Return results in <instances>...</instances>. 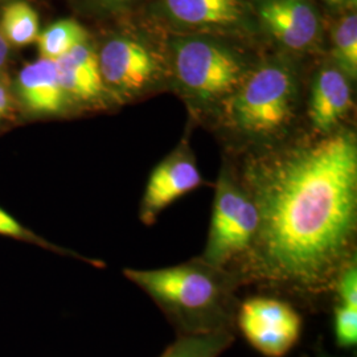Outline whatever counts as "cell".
I'll return each instance as SVG.
<instances>
[{
    "mask_svg": "<svg viewBox=\"0 0 357 357\" xmlns=\"http://www.w3.org/2000/svg\"><path fill=\"white\" fill-rule=\"evenodd\" d=\"M241 180L258 212L248 275L306 291L336 281L356 237L355 132L268 147L248 160Z\"/></svg>",
    "mask_w": 357,
    "mask_h": 357,
    "instance_id": "6da1fadb",
    "label": "cell"
},
{
    "mask_svg": "<svg viewBox=\"0 0 357 357\" xmlns=\"http://www.w3.org/2000/svg\"><path fill=\"white\" fill-rule=\"evenodd\" d=\"M123 273L183 335L230 331L236 312L237 277L227 268L213 266L200 257L171 268H126Z\"/></svg>",
    "mask_w": 357,
    "mask_h": 357,
    "instance_id": "7a4b0ae2",
    "label": "cell"
},
{
    "mask_svg": "<svg viewBox=\"0 0 357 357\" xmlns=\"http://www.w3.org/2000/svg\"><path fill=\"white\" fill-rule=\"evenodd\" d=\"M243 43L212 35H168L171 88L196 118L220 113L258 63Z\"/></svg>",
    "mask_w": 357,
    "mask_h": 357,
    "instance_id": "3957f363",
    "label": "cell"
},
{
    "mask_svg": "<svg viewBox=\"0 0 357 357\" xmlns=\"http://www.w3.org/2000/svg\"><path fill=\"white\" fill-rule=\"evenodd\" d=\"M299 78L289 60L258 61L217 115L241 141L273 147L289 134L299 107Z\"/></svg>",
    "mask_w": 357,
    "mask_h": 357,
    "instance_id": "277c9868",
    "label": "cell"
},
{
    "mask_svg": "<svg viewBox=\"0 0 357 357\" xmlns=\"http://www.w3.org/2000/svg\"><path fill=\"white\" fill-rule=\"evenodd\" d=\"M96 52L103 85L116 101L139 100L171 85L165 43L141 33H119Z\"/></svg>",
    "mask_w": 357,
    "mask_h": 357,
    "instance_id": "5b68a950",
    "label": "cell"
},
{
    "mask_svg": "<svg viewBox=\"0 0 357 357\" xmlns=\"http://www.w3.org/2000/svg\"><path fill=\"white\" fill-rule=\"evenodd\" d=\"M149 16L168 35H212L245 43L255 38V0H150Z\"/></svg>",
    "mask_w": 357,
    "mask_h": 357,
    "instance_id": "8992f818",
    "label": "cell"
},
{
    "mask_svg": "<svg viewBox=\"0 0 357 357\" xmlns=\"http://www.w3.org/2000/svg\"><path fill=\"white\" fill-rule=\"evenodd\" d=\"M258 228V212L243 180L228 165L216 181L211 229L204 253L205 262L225 268L250 250Z\"/></svg>",
    "mask_w": 357,
    "mask_h": 357,
    "instance_id": "52a82bcc",
    "label": "cell"
},
{
    "mask_svg": "<svg viewBox=\"0 0 357 357\" xmlns=\"http://www.w3.org/2000/svg\"><path fill=\"white\" fill-rule=\"evenodd\" d=\"M238 326L257 351L265 356L282 357L298 343L302 318L286 302L252 298L240 307Z\"/></svg>",
    "mask_w": 357,
    "mask_h": 357,
    "instance_id": "ba28073f",
    "label": "cell"
},
{
    "mask_svg": "<svg viewBox=\"0 0 357 357\" xmlns=\"http://www.w3.org/2000/svg\"><path fill=\"white\" fill-rule=\"evenodd\" d=\"M204 183L196 163L188 138L153 168L142 197L139 218L144 225H153L167 206L181 196L195 191Z\"/></svg>",
    "mask_w": 357,
    "mask_h": 357,
    "instance_id": "9c48e42d",
    "label": "cell"
},
{
    "mask_svg": "<svg viewBox=\"0 0 357 357\" xmlns=\"http://www.w3.org/2000/svg\"><path fill=\"white\" fill-rule=\"evenodd\" d=\"M261 31L287 51L311 50L319 40V13L308 0H255Z\"/></svg>",
    "mask_w": 357,
    "mask_h": 357,
    "instance_id": "30bf717a",
    "label": "cell"
},
{
    "mask_svg": "<svg viewBox=\"0 0 357 357\" xmlns=\"http://www.w3.org/2000/svg\"><path fill=\"white\" fill-rule=\"evenodd\" d=\"M351 79L335 65L321 68L312 81L308 116L317 134H330L351 112Z\"/></svg>",
    "mask_w": 357,
    "mask_h": 357,
    "instance_id": "8fae6325",
    "label": "cell"
},
{
    "mask_svg": "<svg viewBox=\"0 0 357 357\" xmlns=\"http://www.w3.org/2000/svg\"><path fill=\"white\" fill-rule=\"evenodd\" d=\"M54 61L60 84L72 105L97 106L112 98L103 85L97 52L88 41Z\"/></svg>",
    "mask_w": 357,
    "mask_h": 357,
    "instance_id": "7c38bea8",
    "label": "cell"
},
{
    "mask_svg": "<svg viewBox=\"0 0 357 357\" xmlns=\"http://www.w3.org/2000/svg\"><path fill=\"white\" fill-rule=\"evenodd\" d=\"M16 88L24 106L35 114H61L72 106L60 84L54 60L41 57L26 65L17 75Z\"/></svg>",
    "mask_w": 357,
    "mask_h": 357,
    "instance_id": "4fadbf2b",
    "label": "cell"
},
{
    "mask_svg": "<svg viewBox=\"0 0 357 357\" xmlns=\"http://www.w3.org/2000/svg\"><path fill=\"white\" fill-rule=\"evenodd\" d=\"M1 35L13 45H28L38 40V16L26 1L10 3L1 13Z\"/></svg>",
    "mask_w": 357,
    "mask_h": 357,
    "instance_id": "5bb4252c",
    "label": "cell"
},
{
    "mask_svg": "<svg viewBox=\"0 0 357 357\" xmlns=\"http://www.w3.org/2000/svg\"><path fill=\"white\" fill-rule=\"evenodd\" d=\"M38 45L41 57L59 60L75 47L88 41V32L79 23L70 19L60 20L38 33Z\"/></svg>",
    "mask_w": 357,
    "mask_h": 357,
    "instance_id": "9a60e30c",
    "label": "cell"
},
{
    "mask_svg": "<svg viewBox=\"0 0 357 357\" xmlns=\"http://www.w3.org/2000/svg\"><path fill=\"white\" fill-rule=\"evenodd\" d=\"M233 342L234 336L228 330L181 335L160 357H218Z\"/></svg>",
    "mask_w": 357,
    "mask_h": 357,
    "instance_id": "2e32d148",
    "label": "cell"
},
{
    "mask_svg": "<svg viewBox=\"0 0 357 357\" xmlns=\"http://www.w3.org/2000/svg\"><path fill=\"white\" fill-rule=\"evenodd\" d=\"M332 57L337 66L351 81L357 76V16L348 13L333 29Z\"/></svg>",
    "mask_w": 357,
    "mask_h": 357,
    "instance_id": "e0dca14e",
    "label": "cell"
},
{
    "mask_svg": "<svg viewBox=\"0 0 357 357\" xmlns=\"http://www.w3.org/2000/svg\"><path fill=\"white\" fill-rule=\"evenodd\" d=\"M0 234L7 236L15 240L20 241H28V243H36L38 246L51 249V250H57L60 253H68L64 249H60L54 246L53 243L45 241L38 234H35L32 230L26 228L23 224H20L15 217L11 216L7 211L0 208Z\"/></svg>",
    "mask_w": 357,
    "mask_h": 357,
    "instance_id": "ac0fdd59",
    "label": "cell"
},
{
    "mask_svg": "<svg viewBox=\"0 0 357 357\" xmlns=\"http://www.w3.org/2000/svg\"><path fill=\"white\" fill-rule=\"evenodd\" d=\"M335 335L342 347H355L357 343V308L339 303L335 308Z\"/></svg>",
    "mask_w": 357,
    "mask_h": 357,
    "instance_id": "d6986e66",
    "label": "cell"
},
{
    "mask_svg": "<svg viewBox=\"0 0 357 357\" xmlns=\"http://www.w3.org/2000/svg\"><path fill=\"white\" fill-rule=\"evenodd\" d=\"M340 303L357 308V268L355 259L349 261L336 278Z\"/></svg>",
    "mask_w": 357,
    "mask_h": 357,
    "instance_id": "ffe728a7",
    "label": "cell"
},
{
    "mask_svg": "<svg viewBox=\"0 0 357 357\" xmlns=\"http://www.w3.org/2000/svg\"><path fill=\"white\" fill-rule=\"evenodd\" d=\"M94 11L103 13H118L130 11L150 0H84Z\"/></svg>",
    "mask_w": 357,
    "mask_h": 357,
    "instance_id": "44dd1931",
    "label": "cell"
},
{
    "mask_svg": "<svg viewBox=\"0 0 357 357\" xmlns=\"http://www.w3.org/2000/svg\"><path fill=\"white\" fill-rule=\"evenodd\" d=\"M8 110V93L4 86L0 85V121Z\"/></svg>",
    "mask_w": 357,
    "mask_h": 357,
    "instance_id": "7402d4cb",
    "label": "cell"
},
{
    "mask_svg": "<svg viewBox=\"0 0 357 357\" xmlns=\"http://www.w3.org/2000/svg\"><path fill=\"white\" fill-rule=\"evenodd\" d=\"M7 54H8V47H7V41L3 38V35L0 33V68L4 65L7 60Z\"/></svg>",
    "mask_w": 357,
    "mask_h": 357,
    "instance_id": "603a6c76",
    "label": "cell"
},
{
    "mask_svg": "<svg viewBox=\"0 0 357 357\" xmlns=\"http://www.w3.org/2000/svg\"><path fill=\"white\" fill-rule=\"evenodd\" d=\"M327 1H330L332 4H340V3H343L345 0H327Z\"/></svg>",
    "mask_w": 357,
    "mask_h": 357,
    "instance_id": "cb8c5ba5",
    "label": "cell"
}]
</instances>
